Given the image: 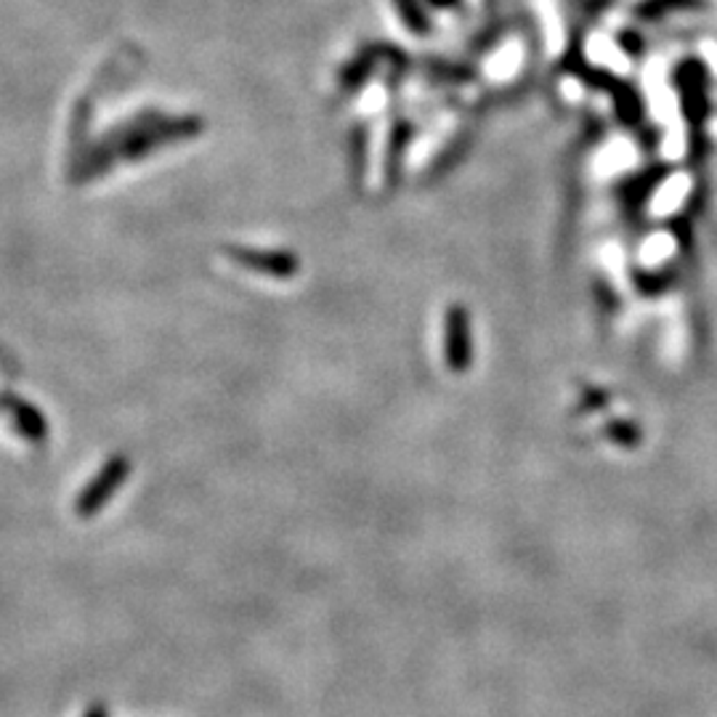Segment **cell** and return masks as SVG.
I'll return each instance as SVG.
<instances>
[{
  "instance_id": "obj_5",
  "label": "cell",
  "mask_w": 717,
  "mask_h": 717,
  "mask_svg": "<svg viewBox=\"0 0 717 717\" xmlns=\"http://www.w3.org/2000/svg\"><path fill=\"white\" fill-rule=\"evenodd\" d=\"M410 134H412L410 123H396V125H394L391 144H388V157H386V175H388V184H394V179H396V160L401 162V155H405L407 138H410Z\"/></svg>"
},
{
  "instance_id": "obj_1",
  "label": "cell",
  "mask_w": 717,
  "mask_h": 717,
  "mask_svg": "<svg viewBox=\"0 0 717 717\" xmlns=\"http://www.w3.org/2000/svg\"><path fill=\"white\" fill-rule=\"evenodd\" d=\"M203 134V120L200 117H175V120H166L162 117L160 123L149 125V128L138 130V134L123 138L117 144V155L123 160H138V157L149 155L152 149L160 147L162 141H181V138H192Z\"/></svg>"
},
{
  "instance_id": "obj_4",
  "label": "cell",
  "mask_w": 717,
  "mask_h": 717,
  "mask_svg": "<svg viewBox=\"0 0 717 717\" xmlns=\"http://www.w3.org/2000/svg\"><path fill=\"white\" fill-rule=\"evenodd\" d=\"M3 407L11 412V418H14V428L19 433H22L24 439H30V442H43V439L48 436L46 418H43V414L37 412L35 407H30L27 401L11 399V396H5Z\"/></svg>"
},
{
  "instance_id": "obj_6",
  "label": "cell",
  "mask_w": 717,
  "mask_h": 717,
  "mask_svg": "<svg viewBox=\"0 0 717 717\" xmlns=\"http://www.w3.org/2000/svg\"><path fill=\"white\" fill-rule=\"evenodd\" d=\"M394 3H396V9H399L401 19H405V24L412 30V33H428V30H431V24H428L423 9H420V0H394Z\"/></svg>"
},
{
  "instance_id": "obj_7",
  "label": "cell",
  "mask_w": 717,
  "mask_h": 717,
  "mask_svg": "<svg viewBox=\"0 0 717 717\" xmlns=\"http://www.w3.org/2000/svg\"><path fill=\"white\" fill-rule=\"evenodd\" d=\"M428 3L436 5V9H455V5L460 3V0H428Z\"/></svg>"
},
{
  "instance_id": "obj_2",
  "label": "cell",
  "mask_w": 717,
  "mask_h": 717,
  "mask_svg": "<svg viewBox=\"0 0 717 717\" xmlns=\"http://www.w3.org/2000/svg\"><path fill=\"white\" fill-rule=\"evenodd\" d=\"M130 474V463L125 457H112L110 463L99 470L96 478L83 489V494L75 500V513L80 519H91V515L99 513V508H104L110 502V497L117 492L120 483L125 481Z\"/></svg>"
},
{
  "instance_id": "obj_3",
  "label": "cell",
  "mask_w": 717,
  "mask_h": 717,
  "mask_svg": "<svg viewBox=\"0 0 717 717\" xmlns=\"http://www.w3.org/2000/svg\"><path fill=\"white\" fill-rule=\"evenodd\" d=\"M226 258H231L237 266L263 276H274V280H291L300 269L298 258H295V253H287V250L239 248V244H235V248H226Z\"/></svg>"
}]
</instances>
